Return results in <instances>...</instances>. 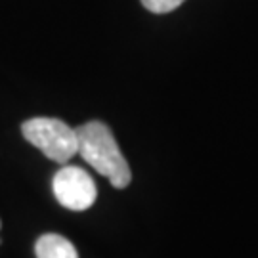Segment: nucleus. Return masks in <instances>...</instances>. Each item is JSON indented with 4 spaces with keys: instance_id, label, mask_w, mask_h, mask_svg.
I'll return each mask as SVG.
<instances>
[{
    "instance_id": "nucleus-1",
    "label": "nucleus",
    "mask_w": 258,
    "mask_h": 258,
    "mask_svg": "<svg viewBox=\"0 0 258 258\" xmlns=\"http://www.w3.org/2000/svg\"><path fill=\"white\" fill-rule=\"evenodd\" d=\"M79 155L83 157L96 172H100L115 185L124 189L132 182V172L111 128L102 120H90L77 126Z\"/></svg>"
},
{
    "instance_id": "nucleus-2",
    "label": "nucleus",
    "mask_w": 258,
    "mask_h": 258,
    "mask_svg": "<svg viewBox=\"0 0 258 258\" xmlns=\"http://www.w3.org/2000/svg\"><path fill=\"white\" fill-rule=\"evenodd\" d=\"M21 134L29 144L38 148L44 155L59 165L69 163V159L79 153L77 130L67 122L52 117H35L21 124Z\"/></svg>"
},
{
    "instance_id": "nucleus-3",
    "label": "nucleus",
    "mask_w": 258,
    "mask_h": 258,
    "mask_svg": "<svg viewBox=\"0 0 258 258\" xmlns=\"http://www.w3.org/2000/svg\"><path fill=\"white\" fill-rule=\"evenodd\" d=\"M52 189L57 203L69 211H86L96 201V184L92 176L84 172L81 166H63L55 172Z\"/></svg>"
},
{
    "instance_id": "nucleus-4",
    "label": "nucleus",
    "mask_w": 258,
    "mask_h": 258,
    "mask_svg": "<svg viewBox=\"0 0 258 258\" xmlns=\"http://www.w3.org/2000/svg\"><path fill=\"white\" fill-rule=\"evenodd\" d=\"M37 258H79V252L69 239L59 233H44L35 243Z\"/></svg>"
},
{
    "instance_id": "nucleus-5",
    "label": "nucleus",
    "mask_w": 258,
    "mask_h": 258,
    "mask_svg": "<svg viewBox=\"0 0 258 258\" xmlns=\"http://www.w3.org/2000/svg\"><path fill=\"white\" fill-rule=\"evenodd\" d=\"M140 2L151 14H168L178 6H182L185 0H140Z\"/></svg>"
}]
</instances>
